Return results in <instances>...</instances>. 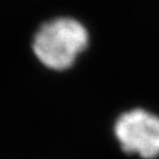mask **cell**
<instances>
[{"mask_svg":"<svg viewBox=\"0 0 159 159\" xmlns=\"http://www.w3.org/2000/svg\"><path fill=\"white\" fill-rule=\"evenodd\" d=\"M89 44V33L77 20L58 18L44 24L33 40L37 58L46 67L65 70L72 66Z\"/></svg>","mask_w":159,"mask_h":159,"instance_id":"6da1fadb","label":"cell"},{"mask_svg":"<svg viewBox=\"0 0 159 159\" xmlns=\"http://www.w3.org/2000/svg\"><path fill=\"white\" fill-rule=\"evenodd\" d=\"M114 133L123 151L144 159L159 156V118L145 110H132L121 114Z\"/></svg>","mask_w":159,"mask_h":159,"instance_id":"7a4b0ae2","label":"cell"}]
</instances>
